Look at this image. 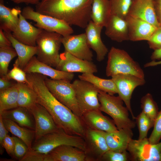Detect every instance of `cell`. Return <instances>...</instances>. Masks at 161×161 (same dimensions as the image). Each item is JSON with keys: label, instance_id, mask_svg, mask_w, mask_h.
Returning a JSON list of instances; mask_svg holds the SVG:
<instances>
[{"label": "cell", "instance_id": "cell-14", "mask_svg": "<svg viewBox=\"0 0 161 161\" xmlns=\"http://www.w3.org/2000/svg\"><path fill=\"white\" fill-rule=\"evenodd\" d=\"M55 69L73 73L94 74L97 72V66L92 61L81 59L66 51L60 54L59 61Z\"/></svg>", "mask_w": 161, "mask_h": 161}, {"label": "cell", "instance_id": "cell-38", "mask_svg": "<svg viewBox=\"0 0 161 161\" xmlns=\"http://www.w3.org/2000/svg\"><path fill=\"white\" fill-rule=\"evenodd\" d=\"M130 159L129 153L109 150L102 156L100 161H127Z\"/></svg>", "mask_w": 161, "mask_h": 161}, {"label": "cell", "instance_id": "cell-44", "mask_svg": "<svg viewBox=\"0 0 161 161\" xmlns=\"http://www.w3.org/2000/svg\"><path fill=\"white\" fill-rule=\"evenodd\" d=\"M154 4L158 21L161 26V0H154Z\"/></svg>", "mask_w": 161, "mask_h": 161}, {"label": "cell", "instance_id": "cell-20", "mask_svg": "<svg viewBox=\"0 0 161 161\" xmlns=\"http://www.w3.org/2000/svg\"><path fill=\"white\" fill-rule=\"evenodd\" d=\"M128 16L146 21L157 27L160 26L156 14L154 0H133Z\"/></svg>", "mask_w": 161, "mask_h": 161}, {"label": "cell", "instance_id": "cell-23", "mask_svg": "<svg viewBox=\"0 0 161 161\" xmlns=\"http://www.w3.org/2000/svg\"><path fill=\"white\" fill-rule=\"evenodd\" d=\"M106 35L118 42L129 40L127 22L125 19L111 15L105 27Z\"/></svg>", "mask_w": 161, "mask_h": 161}, {"label": "cell", "instance_id": "cell-17", "mask_svg": "<svg viewBox=\"0 0 161 161\" xmlns=\"http://www.w3.org/2000/svg\"><path fill=\"white\" fill-rule=\"evenodd\" d=\"M128 26L129 40L148 41L157 27L142 19L128 16L126 18Z\"/></svg>", "mask_w": 161, "mask_h": 161}, {"label": "cell", "instance_id": "cell-2", "mask_svg": "<svg viewBox=\"0 0 161 161\" xmlns=\"http://www.w3.org/2000/svg\"><path fill=\"white\" fill-rule=\"evenodd\" d=\"M93 0H41L35 11L85 28L91 20Z\"/></svg>", "mask_w": 161, "mask_h": 161}, {"label": "cell", "instance_id": "cell-27", "mask_svg": "<svg viewBox=\"0 0 161 161\" xmlns=\"http://www.w3.org/2000/svg\"><path fill=\"white\" fill-rule=\"evenodd\" d=\"M21 12L19 8L8 7L3 0H0V28L4 32H13L18 25Z\"/></svg>", "mask_w": 161, "mask_h": 161}, {"label": "cell", "instance_id": "cell-19", "mask_svg": "<svg viewBox=\"0 0 161 161\" xmlns=\"http://www.w3.org/2000/svg\"><path fill=\"white\" fill-rule=\"evenodd\" d=\"M83 151L68 145H63L44 154V161H86Z\"/></svg>", "mask_w": 161, "mask_h": 161}, {"label": "cell", "instance_id": "cell-25", "mask_svg": "<svg viewBox=\"0 0 161 161\" xmlns=\"http://www.w3.org/2000/svg\"><path fill=\"white\" fill-rule=\"evenodd\" d=\"M4 32L15 49L18 56L14 64L23 69L33 57L36 55V46H30L23 44L15 38L11 32Z\"/></svg>", "mask_w": 161, "mask_h": 161}, {"label": "cell", "instance_id": "cell-18", "mask_svg": "<svg viewBox=\"0 0 161 161\" xmlns=\"http://www.w3.org/2000/svg\"><path fill=\"white\" fill-rule=\"evenodd\" d=\"M100 110L89 111L83 114L81 118L86 127L106 132L117 131L113 120L104 115Z\"/></svg>", "mask_w": 161, "mask_h": 161}, {"label": "cell", "instance_id": "cell-10", "mask_svg": "<svg viewBox=\"0 0 161 161\" xmlns=\"http://www.w3.org/2000/svg\"><path fill=\"white\" fill-rule=\"evenodd\" d=\"M127 151L132 161H161V142L152 144L147 137L142 140L132 139Z\"/></svg>", "mask_w": 161, "mask_h": 161}, {"label": "cell", "instance_id": "cell-9", "mask_svg": "<svg viewBox=\"0 0 161 161\" xmlns=\"http://www.w3.org/2000/svg\"><path fill=\"white\" fill-rule=\"evenodd\" d=\"M79 109L82 115L91 110L100 109L99 90L91 83L80 79L72 83Z\"/></svg>", "mask_w": 161, "mask_h": 161}, {"label": "cell", "instance_id": "cell-11", "mask_svg": "<svg viewBox=\"0 0 161 161\" xmlns=\"http://www.w3.org/2000/svg\"><path fill=\"white\" fill-rule=\"evenodd\" d=\"M83 138L86 161H100L103 155L109 150L104 131L86 127Z\"/></svg>", "mask_w": 161, "mask_h": 161}, {"label": "cell", "instance_id": "cell-31", "mask_svg": "<svg viewBox=\"0 0 161 161\" xmlns=\"http://www.w3.org/2000/svg\"><path fill=\"white\" fill-rule=\"evenodd\" d=\"M18 90V107L30 109L38 103V97L35 91L28 84L16 83Z\"/></svg>", "mask_w": 161, "mask_h": 161}, {"label": "cell", "instance_id": "cell-32", "mask_svg": "<svg viewBox=\"0 0 161 161\" xmlns=\"http://www.w3.org/2000/svg\"><path fill=\"white\" fill-rule=\"evenodd\" d=\"M18 90L16 83L12 87L0 90V114L18 107Z\"/></svg>", "mask_w": 161, "mask_h": 161}, {"label": "cell", "instance_id": "cell-12", "mask_svg": "<svg viewBox=\"0 0 161 161\" xmlns=\"http://www.w3.org/2000/svg\"><path fill=\"white\" fill-rule=\"evenodd\" d=\"M112 78L115 84L118 96L125 104L133 119H135L136 117L133 113L131 106L132 95L136 87L145 84V78L130 74H119Z\"/></svg>", "mask_w": 161, "mask_h": 161}, {"label": "cell", "instance_id": "cell-1", "mask_svg": "<svg viewBox=\"0 0 161 161\" xmlns=\"http://www.w3.org/2000/svg\"><path fill=\"white\" fill-rule=\"evenodd\" d=\"M29 85L36 92L38 103L49 112L58 127L66 133L83 138L86 127L81 117L57 100L47 88L44 76L36 73H27Z\"/></svg>", "mask_w": 161, "mask_h": 161}, {"label": "cell", "instance_id": "cell-39", "mask_svg": "<svg viewBox=\"0 0 161 161\" xmlns=\"http://www.w3.org/2000/svg\"><path fill=\"white\" fill-rule=\"evenodd\" d=\"M12 137L15 143L13 158L20 161L29 149L26 144L21 139L14 136Z\"/></svg>", "mask_w": 161, "mask_h": 161}, {"label": "cell", "instance_id": "cell-21", "mask_svg": "<svg viewBox=\"0 0 161 161\" xmlns=\"http://www.w3.org/2000/svg\"><path fill=\"white\" fill-rule=\"evenodd\" d=\"M21 13L16 28L12 32L13 37L19 42L27 45L36 46V40L42 29L36 27L28 22Z\"/></svg>", "mask_w": 161, "mask_h": 161}, {"label": "cell", "instance_id": "cell-42", "mask_svg": "<svg viewBox=\"0 0 161 161\" xmlns=\"http://www.w3.org/2000/svg\"><path fill=\"white\" fill-rule=\"evenodd\" d=\"M15 145V143L13 137L8 134L4 138L3 143V146L7 153L12 158Z\"/></svg>", "mask_w": 161, "mask_h": 161}, {"label": "cell", "instance_id": "cell-29", "mask_svg": "<svg viewBox=\"0 0 161 161\" xmlns=\"http://www.w3.org/2000/svg\"><path fill=\"white\" fill-rule=\"evenodd\" d=\"M2 120L8 131L22 140L27 145L29 150H31L35 139V130L20 126L11 120L3 118Z\"/></svg>", "mask_w": 161, "mask_h": 161}, {"label": "cell", "instance_id": "cell-37", "mask_svg": "<svg viewBox=\"0 0 161 161\" xmlns=\"http://www.w3.org/2000/svg\"><path fill=\"white\" fill-rule=\"evenodd\" d=\"M1 77L10 80L13 79L17 82L24 83L29 84L26 73L23 69L14 64L13 69L8 72L6 75Z\"/></svg>", "mask_w": 161, "mask_h": 161}, {"label": "cell", "instance_id": "cell-3", "mask_svg": "<svg viewBox=\"0 0 161 161\" xmlns=\"http://www.w3.org/2000/svg\"><path fill=\"white\" fill-rule=\"evenodd\" d=\"M107 77L130 74L145 78L144 72L139 64L124 50L112 47L108 53L106 69Z\"/></svg>", "mask_w": 161, "mask_h": 161}, {"label": "cell", "instance_id": "cell-5", "mask_svg": "<svg viewBox=\"0 0 161 161\" xmlns=\"http://www.w3.org/2000/svg\"><path fill=\"white\" fill-rule=\"evenodd\" d=\"M63 145H70L85 151L84 141L83 137L68 134L61 129L47 134L34 141L30 150L38 154H46Z\"/></svg>", "mask_w": 161, "mask_h": 161}, {"label": "cell", "instance_id": "cell-47", "mask_svg": "<svg viewBox=\"0 0 161 161\" xmlns=\"http://www.w3.org/2000/svg\"><path fill=\"white\" fill-rule=\"evenodd\" d=\"M10 1L16 4L24 3L27 4H30L36 5L39 3L41 0H10Z\"/></svg>", "mask_w": 161, "mask_h": 161}, {"label": "cell", "instance_id": "cell-34", "mask_svg": "<svg viewBox=\"0 0 161 161\" xmlns=\"http://www.w3.org/2000/svg\"><path fill=\"white\" fill-rule=\"evenodd\" d=\"M140 103L142 111L154 123L159 112L158 108L151 95L146 94L142 97Z\"/></svg>", "mask_w": 161, "mask_h": 161}, {"label": "cell", "instance_id": "cell-35", "mask_svg": "<svg viewBox=\"0 0 161 161\" xmlns=\"http://www.w3.org/2000/svg\"><path fill=\"white\" fill-rule=\"evenodd\" d=\"M133 0H110L111 15L126 19Z\"/></svg>", "mask_w": 161, "mask_h": 161}, {"label": "cell", "instance_id": "cell-49", "mask_svg": "<svg viewBox=\"0 0 161 161\" xmlns=\"http://www.w3.org/2000/svg\"><path fill=\"white\" fill-rule=\"evenodd\" d=\"M160 64H161V60L158 61H152L151 62H148L145 64L144 66V67H148L155 66Z\"/></svg>", "mask_w": 161, "mask_h": 161}, {"label": "cell", "instance_id": "cell-24", "mask_svg": "<svg viewBox=\"0 0 161 161\" xmlns=\"http://www.w3.org/2000/svg\"><path fill=\"white\" fill-rule=\"evenodd\" d=\"M104 135L109 150L123 151H127L133 134L132 129H123L112 132L104 131Z\"/></svg>", "mask_w": 161, "mask_h": 161}, {"label": "cell", "instance_id": "cell-41", "mask_svg": "<svg viewBox=\"0 0 161 161\" xmlns=\"http://www.w3.org/2000/svg\"><path fill=\"white\" fill-rule=\"evenodd\" d=\"M147 42L154 50L161 49V26L157 28Z\"/></svg>", "mask_w": 161, "mask_h": 161}, {"label": "cell", "instance_id": "cell-40", "mask_svg": "<svg viewBox=\"0 0 161 161\" xmlns=\"http://www.w3.org/2000/svg\"><path fill=\"white\" fill-rule=\"evenodd\" d=\"M153 127V129L148 139L151 143L156 144L160 142L161 139V109L158 112L155 119Z\"/></svg>", "mask_w": 161, "mask_h": 161}, {"label": "cell", "instance_id": "cell-16", "mask_svg": "<svg viewBox=\"0 0 161 161\" xmlns=\"http://www.w3.org/2000/svg\"><path fill=\"white\" fill-rule=\"evenodd\" d=\"M26 73H36L49 77L54 80H72L74 75L73 73L67 72L55 69L52 66L39 61L34 56L23 69Z\"/></svg>", "mask_w": 161, "mask_h": 161}, {"label": "cell", "instance_id": "cell-48", "mask_svg": "<svg viewBox=\"0 0 161 161\" xmlns=\"http://www.w3.org/2000/svg\"><path fill=\"white\" fill-rule=\"evenodd\" d=\"M150 58L152 61L161 60V49L154 50Z\"/></svg>", "mask_w": 161, "mask_h": 161}, {"label": "cell", "instance_id": "cell-33", "mask_svg": "<svg viewBox=\"0 0 161 161\" xmlns=\"http://www.w3.org/2000/svg\"><path fill=\"white\" fill-rule=\"evenodd\" d=\"M17 56L15 49L12 46L0 47L1 77L7 75L8 72V67L10 62Z\"/></svg>", "mask_w": 161, "mask_h": 161}, {"label": "cell", "instance_id": "cell-8", "mask_svg": "<svg viewBox=\"0 0 161 161\" xmlns=\"http://www.w3.org/2000/svg\"><path fill=\"white\" fill-rule=\"evenodd\" d=\"M21 14L26 19L35 22V26L41 29L57 32L63 36L71 35L74 32L71 25L64 21L40 13L30 6L24 7Z\"/></svg>", "mask_w": 161, "mask_h": 161}, {"label": "cell", "instance_id": "cell-28", "mask_svg": "<svg viewBox=\"0 0 161 161\" xmlns=\"http://www.w3.org/2000/svg\"><path fill=\"white\" fill-rule=\"evenodd\" d=\"M111 15L110 0H93L91 20L96 25L105 27Z\"/></svg>", "mask_w": 161, "mask_h": 161}, {"label": "cell", "instance_id": "cell-30", "mask_svg": "<svg viewBox=\"0 0 161 161\" xmlns=\"http://www.w3.org/2000/svg\"><path fill=\"white\" fill-rule=\"evenodd\" d=\"M78 77L80 79L90 82L99 90L109 95L117 94L116 86L112 78L103 79L95 75L93 73H82Z\"/></svg>", "mask_w": 161, "mask_h": 161}, {"label": "cell", "instance_id": "cell-45", "mask_svg": "<svg viewBox=\"0 0 161 161\" xmlns=\"http://www.w3.org/2000/svg\"><path fill=\"white\" fill-rule=\"evenodd\" d=\"M10 80L1 77L0 78V90L8 89L14 86L16 83H14Z\"/></svg>", "mask_w": 161, "mask_h": 161}, {"label": "cell", "instance_id": "cell-4", "mask_svg": "<svg viewBox=\"0 0 161 161\" xmlns=\"http://www.w3.org/2000/svg\"><path fill=\"white\" fill-rule=\"evenodd\" d=\"M98 98L100 110L112 118L118 130L132 129L135 127L136 122L129 118V111L123 106L124 102L119 96L111 95L100 90Z\"/></svg>", "mask_w": 161, "mask_h": 161}, {"label": "cell", "instance_id": "cell-15", "mask_svg": "<svg viewBox=\"0 0 161 161\" xmlns=\"http://www.w3.org/2000/svg\"><path fill=\"white\" fill-rule=\"evenodd\" d=\"M65 51L81 59L92 61L93 54L88 44L85 33L63 36Z\"/></svg>", "mask_w": 161, "mask_h": 161}, {"label": "cell", "instance_id": "cell-36", "mask_svg": "<svg viewBox=\"0 0 161 161\" xmlns=\"http://www.w3.org/2000/svg\"><path fill=\"white\" fill-rule=\"evenodd\" d=\"M135 120L139 131L138 139L147 137L148 132L153 127L154 123L142 111L136 117Z\"/></svg>", "mask_w": 161, "mask_h": 161}, {"label": "cell", "instance_id": "cell-13", "mask_svg": "<svg viewBox=\"0 0 161 161\" xmlns=\"http://www.w3.org/2000/svg\"><path fill=\"white\" fill-rule=\"evenodd\" d=\"M32 113L35 122L34 141L48 133L56 131L59 129L48 111L37 103L28 109Z\"/></svg>", "mask_w": 161, "mask_h": 161}, {"label": "cell", "instance_id": "cell-43", "mask_svg": "<svg viewBox=\"0 0 161 161\" xmlns=\"http://www.w3.org/2000/svg\"><path fill=\"white\" fill-rule=\"evenodd\" d=\"M8 131L5 127L3 121L2 116L0 115V153L2 154L4 151V149L3 146V140L8 134Z\"/></svg>", "mask_w": 161, "mask_h": 161}, {"label": "cell", "instance_id": "cell-7", "mask_svg": "<svg viewBox=\"0 0 161 161\" xmlns=\"http://www.w3.org/2000/svg\"><path fill=\"white\" fill-rule=\"evenodd\" d=\"M44 79L46 86L54 97L76 115L81 117L82 115L72 83L70 81L52 79L45 76Z\"/></svg>", "mask_w": 161, "mask_h": 161}, {"label": "cell", "instance_id": "cell-22", "mask_svg": "<svg viewBox=\"0 0 161 161\" xmlns=\"http://www.w3.org/2000/svg\"><path fill=\"white\" fill-rule=\"evenodd\" d=\"M103 27L95 24L91 20L85 28V33L89 47L96 53V59L99 62L103 61L108 53V49L103 42L101 33Z\"/></svg>", "mask_w": 161, "mask_h": 161}, {"label": "cell", "instance_id": "cell-6", "mask_svg": "<svg viewBox=\"0 0 161 161\" xmlns=\"http://www.w3.org/2000/svg\"><path fill=\"white\" fill-rule=\"evenodd\" d=\"M62 37L57 32L42 30L36 41L37 58L55 68L60 60L59 51Z\"/></svg>", "mask_w": 161, "mask_h": 161}, {"label": "cell", "instance_id": "cell-26", "mask_svg": "<svg viewBox=\"0 0 161 161\" xmlns=\"http://www.w3.org/2000/svg\"><path fill=\"white\" fill-rule=\"evenodd\" d=\"M3 118L11 120L20 126L30 129L35 130V121L30 110L21 107L4 111L0 114Z\"/></svg>", "mask_w": 161, "mask_h": 161}, {"label": "cell", "instance_id": "cell-46", "mask_svg": "<svg viewBox=\"0 0 161 161\" xmlns=\"http://www.w3.org/2000/svg\"><path fill=\"white\" fill-rule=\"evenodd\" d=\"M12 46L11 43L5 35L3 30L0 28V47Z\"/></svg>", "mask_w": 161, "mask_h": 161}]
</instances>
